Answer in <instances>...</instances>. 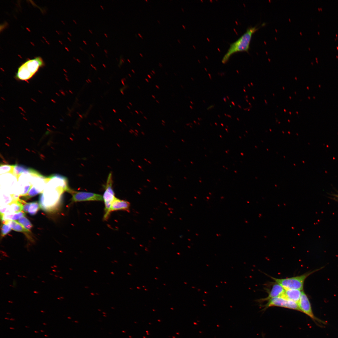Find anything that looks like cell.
I'll use <instances>...</instances> for the list:
<instances>
[{"instance_id":"1","label":"cell","mask_w":338,"mask_h":338,"mask_svg":"<svg viewBox=\"0 0 338 338\" xmlns=\"http://www.w3.org/2000/svg\"><path fill=\"white\" fill-rule=\"evenodd\" d=\"M264 24L259 26L256 25L248 27L245 32L237 40L230 44L227 52L223 57L222 62L226 63L230 57L233 54L241 52H248L253 34Z\"/></svg>"},{"instance_id":"2","label":"cell","mask_w":338,"mask_h":338,"mask_svg":"<svg viewBox=\"0 0 338 338\" xmlns=\"http://www.w3.org/2000/svg\"><path fill=\"white\" fill-rule=\"evenodd\" d=\"M323 267L309 271L300 275L285 278L279 279L270 277L275 282L282 286L285 289H293L303 290L304 282L310 275L321 269Z\"/></svg>"},{"instance_id":"3","label":"cell","mask_w":338,"mask_h":338,"mask_svg":"<svg viewBox=\"0 0 338 338\" xmlns=\"http://www.w3.org/2000/svg\"><path fill=\"white\" fill-rule=\"evenodd\" d=\"M43 64L42 59L40 57L26 61L18 69L16 75L17 78L22 80L29 79L37 72Z\"/></svg>"},{"instance_id":"4","label":"cell","mask_w":338,"mask_h":338,"mask_svg":"<svg viewBox=\"0 0 338 338\" xmlns=\"http://www.w3.org/2000/svg\"><path fill=\"white\" fill-rule=\"evenodd\" d=\"M112 183V175L110 173L108 177L105 187V191L103 196L105 206V213L103 218L105 220H107L110 216L111 204L115 197L113 189Z\"/></svg>"},{"instance_id":"5","label":"cell","mask_w":338,"mask_h":338,"mask_svg":"<svg viewBox=\"0 0 338 338\" xmlns=\"http://www.w3.org/2000/svg\"><path fill=\"white\" fill-rule=\"evenodd\" d=\"M297 304L300 311L309 316L316 323L318 324H325L324 321L316 317L314 315L308 297L303 290L302 291L301 297Z\"/></svg>"},{"instance_id":"6","label":"cell","mask_w":338,"mask_h":338,"mask_svg":"<svg viewBox=\"0 0 338 338\" xmlns=\"http://www.w3.org/2000/svg\"><path fill=\"white\" fill-rule=\"evenodd\" d=\"M267 301L263 306L264 310L272 306H277L300 311L297 303L282 297L273 298Z\"/></svg>"},{"instance_id":"7","label":"cell","mask_w":338,"mask_h":338,"mask_svg":"<svg viewBox=\"0 0 338 338\" xmlns=\"http://www.w3.org/2000/svg\"><path fill=\"white\" fill-rule=\"evenodd\" d=\"M69 192L71 193L72 201L74 202L103 200V196L101 195L92 192L76 191L71 189Z\"/></svg>"},{"instance_id":"8","label":"cell","mask_w":338,"mask_h":338,"mask_svg":"<svg viewBox=\"0 0 338 338\" xmlns=\"http://www.w3.org/2000/svg\"><path fill=\"white\" fill-rule=\"evenodd\" d=\"M1 187L4 191H16L17 194L18 178L12 173H7L0 175Z\"/></svg>"},{"instance_id":"9","label":"cell","mask_w":338,"mask_h":338,"mask_svg":"<svg viewBox=\"0 0 338 338\" xmlns=\"http://www.w3.org/2000/svg\"><path fill=\"white\" fill-rule=\"evenodd\" d=\"M285 289L279 284L275 282L272 286V288L268 293V296L266 298L259 300V302L267 301L273 298L281 297L284 293Z\"/></svg>"},{"instance_id":"10","label":"cell","mask_w":338,"mask_h":338,"mask_svg":"<svg viewBox=\"0 0 338 338\" xmlns=\"http://www.w3.org/2000/svg\"><path fill=\"white\" fill-rule=\"evenodd\" d=\"M130 206V203L128 201L115 197L111 204L110 212L118 210L128 212L129 211Z\"/></svg>"},{"instance_id":"11","label":"cell","mask_w":338,"mask_h":338,"mask_svg":"<svg viewBox=\"0 0 338 338\" xmlns=\"http://www.w3.org/2000/svg\"><path fill=\"white\" fill-rule=\"evenodd\" d=\"M302 291L293 289H285L281 297L298 303L301 297Z\"/></svg>"},{"instance_id":"12","label":"cell","mask_w":338,"mask_h":338,"mask_svg":"<svg viewBox=\"0 0 338 338\" xmlns=\"http://www.w3.org/2000/svg\"><path fill=\"white\" fill-rule=\"evenodd\" d=\"M1 218L3 222L7 221L18 220L21 217L24 216L25 213L24 212H20L13 213H5L0 214Z\"/></svg>"},{"instance_id":"13","label":"cell","mask_w":338,"mask_h":338,"mask_svg":"<svg viewBox=\"0 0 338 338\" xmlns=\"http://www.w3.org/2000/svg\"><path fill=\"white\" fill-rule=\"evenodd\" d=\"M33 169L28 168L26 166L18 164L14 165L13 173L17 178L22 173L25 172H30Z\"/></svg>"},{"instance_id":"14","label":"cell","mask_w":338,"mask_h":338,"mask_svg":"<svg viewBox=\"0 0 338 338\" xmlns=\"http://www.w3.org/2000/svg\"><path fill=\"white\" fill-rule=\"evenodd\" d=\"M8 224L11 227L12 229L13 230L19 232H28L29 231L26 229L21 224L19 223L17 221L12 220L7 221L4 222Z\"/></svg>"},{"instance_id":"15","label":"cell","mask_w":338,"mask_h":338,"mask_svg":"<svg viewBox=\"0 0 338 338\" xmlns=\"http://www.w3.org/2000/svg\"><path fill=\"white\" fill-rule=\"evenodd\" d=\"M39 208V206L37 202H30L28 208V213L31 215L36 214Z\"/></svg>"},{"instance_id":"16","label":"cell","mask_w":338,"mask_h":338,"mask_svg":"<svg viewBox=\"0 0 338 338\" xmlns=\"http://www.w3.org/2000/svg\"><path fill=\"white\" fill-rule=\"evenodd\" d=\"M17 221L29 231L33 226L30 221L24 216L20 218Z\"/></svg>"},{"instance_id":"17","label":"cell","mask_w":338,"mask_h":338,"mask_svg":"<svg viewBox=\"0 0 338 338\" xmlns=\"http://www.w3.org/2000/svg\"><path fill=\"white\" fill-rule=\"evenodd\" d=\"M14 165L7 164L1 165L0 167V173L1 175L7 173H12Z\"/></svg>"},{"instance_id":"18","label":"cell","mask_w":338,"mask_h":338,"mask_svg":"<svg viewBox=\"0 0 338 338\" xmlns=\"http://www.w3.org/2000/svg\"><path fill=\"white\" fill-rule=\"evenodd\" d=\"M12 229L9 225L7 223H4L2 225L1 228V234L2 236H4L8 233Z\"/></svg>"},{"instance_id":"19","label":"cell","mask_w":338,"mask_h":338,"mask_svg":"<svg viewBox=\"0 0 338 338\" xmlns=\"http://www.w3.org/2000/svg\"><path fill=\"white\" fill-rule=\"evenodd\" d=\"M214 107V105H211L210 106H209L208 107H207V110H211V109H212V108H213Z\"/></svg>"},{"instance_id":"20","label":"cell","mask_w":338,"mask_h":338,"mask_svg":"<svg viewBox=\"0 0 338 338\" xmlns=\"http://www.w3.org/2000/svg\"><path fill=\"white\" fill-rule=\"evenodd\" d=\"M334 196H335V197H336L337 198H338V194H335V195H334Z\"/></svg>"},{"instance_id":"21","label":"cell","mask_w":338,"mask_h":338,"mask_svg":"<svg viewBox=\"0 0 338 338\" xmlns=\"http://www.w3.org/2000/svg\"><path fill=\"white\" fill-rule=\"evenodd\" d=\"M90 65H91V66H92V67L93 68H94V69H95V70H96V68H95V67L94 66H93V65H92V64H90Z\"/></svg>"},{"instance_id":"22","label":"cell","mask_w":338,"mask_h":338,"mask_svg":"<svg viewBox=\"0 0 338 338\" xmlns=\"http://www.w3.org/2000/svg\"><path fill=\"white\" fill-rule=\"evenodd\" d=\"M138 34L139 36H140V37H141V38H143L142 37V36H141V34H140V33H139Z\"/></svg>"},{"instance_id":"23","label":"cell","mask_w":338,"mask_h":338,"mask_svg":"<svg viewBox=\"0 0 338 338\" xmlns=\"http://www.w3.org/2000/svg\"><path fill=\"white\" fill-rule=\"evenodd\" d=\"M147 76H148V77H149V78H151V76H150V75H147Z\"/></svg>"},{"instance_id":"24","label":"cell","mask_w":338,"mask_h":338,"mask_svg":"<svg viewBox=\"0 0 338 338\" xmlns=\"http://www.w3.org/2000/svg\"><path fill=\"white\" fill-rule=\"evenodd\" d=\"M145 79L146 81H147V82H149V80H148V79H147L146 78V79Z\"/></svg>"},{"instance_id":"25","label":"cell","mask_w":338,"mask_h":338,"mask_svg":"<svg viewBox=\"0 0 338 338\" xmlns=\"http://www.w3.org/2000/svg\"><path fill=\"white\" fill-rule=\"evenodd\" d=\"M104 51L106 54L107 53V51L105 49Z\"/></svg>"},{"instance_id":"26","label":"cell","mask_w":338,"mask_h":338,"mask_svg":"<svg viewBox=\"0 0 338 338\" xmlns=\"http://www.w3.org/2000/svg\"><path fill=\"white\" fill-rule=\"evenodd\" d=\"M83 42L85 44H86V45L87 44L86 43V42L85 41H84V40H83Z\"/></svg>"},{"instance_id":"27","label":"cell","mask_w":338,"mask_h":338,"mask_svg":"<svg viewBox=\"0 0 338 338\" xmlns=\"http://www.w3.org/2000/svg\"><path fill=\"white\" fill-rule=\"evenodd\" d=\"M156 87L158 89H159V87L158 86H157V85H156Z\"/></svg>"},{"instance_id":"28","label":"cell","mask_w":338,"mask_h":338,"mask_svg":"<svg viewBox=\"0 0 338 338\" xmlns=\"http://www.w3.org/2000/svg\"><path fill=\"white\" fill-rule=\"evenodd\" d=\"M152 96L154 99H155L156 98L155 96H154V95H152Z\"/></svg>"},{"instance_id":"29","label":"cell","mask_w":338,"mask_h":338,"mask_svg":"<svg viewBox=\"0 0 338 338\" xmlns=\"http://www.w3.org/2000/svg\"><path fill=\"white\" fill-rule=\"evenodd\" d=\"M76 60H77V61H78V62H79V63H80V61H79V59H76Z\"/></svg>"},{"instance_id":"30","label":"cell","mask_w":338,"mask_h":338,"mask_svg":"<svg viewBox=\"0 0 338 338\" xmlns=\"http://www.w3.org/2000/svg\"><path fill=\"white\" fill-rule=\"evenodd\" d=\"M152 73L154 74H155V72L153 70H152Z\"/></svg>"},{"instance_id":"31","label":"cell","mask_w":338,"mask_h":338,"mask_svg":"<svg viewBox=\"0 0 338 338\" xmlns=\"http://www.w3.org/2000/svg\"><path fill=\"white\" fill-rule=\"evenodd\" d=\"M121 82H122V84H123V85H125V84H124V82H123V81H122V80H121Z\"/></svg>"},{"instance_id":"32","label":"cell","mask_w":338,"mask_h":338,"mask_svg":"<svg viewBox=\"0 0 338 338\" xmlns=\"http://www.w3.org/2000/svg\"><path fill=\"white\" fill-rule=\"evenodd\" d=\"M103 65L104 66L105 68H106V67L105 64H103Z\"/></svg>"},{"instance_id":"33","label":"cell","mask_w":338,"mask_h":338,"mask_svg":"<svg viewBox=\"0 0 338 338\" xmlns=\"http://www.w3.org/2000/svg\"><path fill=\"white\" fill-rule=\"evenodd\" d=\"M113 110L115 113H116V111L114 109H113Z\"/></svg>"},{"instance_id":"34","label":"cell","mask_w":338,"mask_h":338,"mask_svg":"<svg viewBox=\"0 0 338 338\" xmlns=\"http://www.w3.org/2000/svg\"><path fill=\"white\" fill-rule=\"evenodd\" d=\"M135 111L136 112L137 114H139L137 110H135Z\"/></svg>"},{"instance_id":"35","label":"cell","mask_w":338,"mask_h":338,"mask_svg":"<svg viewBox=\"0 0 338 338\" xmlns=\"http://www.w3.org/2000/svg\"><path fill=\"white\" fill-rule=\"evenodd\" d=\"M104 34H105V36L106 37H108V36H107V35H106V33H104Z\"/></svg>"},{"instance_id":"36","label":"cell","mask_w":338,"mask_h":338,"mask_svg":"<svg viewBox=\"0 0 338 338\" xmlns=\"http://www.w3.org/2000/svg\"><path fill=\"white\" fill-rule=\"evenodd\" d=\"M100 7H101V8H102V9H103V10H104V8H103V7H102V6H101V5H100Z\"/></svg>"},{"instance_id":"37","label":"cell","mask_w":338,"mask_h":338,"mask_svg":"<svg viewBox=\"0 0 338 338\" xmlns=\"http://www.w3.org/2000/svg\"><path fill=\"white\" fill-rule=\"evenodd\" d=\"M96 43L98 46H99V44H98V43L96 42Z\"/></svg>"},{"instance_id":"38","label":"cell","mask_w":338,"mask_h":338,"mask_svg":"<svg viewBox=\"0 0 338 338\" xmlns=\"http://www.w3.org/2000/svg\"><path fill=\"white\" fill-rule=\"evenodd\" d=\"M156 102H157V103H158V104H159V101H158V100H156Z\"/></svg>"},{"instance_id":"39","label":"cell","mask_w":338,"mask_h":338,"mask_svg":"<svg viewBox=\"0 0 338 338\" xmlns=\"http://www.w3.org/2000/svg\"><path fill=\"white\" fill-rule=\"evenodd\" d=\"M140 54L142 57H143V56L141 54V53Z\"/></svg>"},{"instance_id":"40","label":"cell","mask_w":338,"mask_h":338,"mask_svg":"<svg viewBox=\"0 0 338 338\" xmlns=\"http://www.w3.org/2000/svg\"><path fill=\"white\" fill-rule=\"evenodd\" d=\"M144 118L145 119H146H146H147V118H146V116H144Z\"/></svg>"},{"instance_id":"41","label":"cell","mask_w":338,"mask_h":338,"mask_svg":"<svg viewBox=\"0 0 338 338\" xmlns=\"http://www.w3.org/2000/svg\"><path fill=\"white\" fill-rule=\"evenodd\" d=\"M78 113V114H79V116H80V117H81V118H82V116H81V115H79V113Z\"/></svg>"},{"instance_id":"42","label":"cell","mask_w":338,"mask_h":338,"mask_svg":"<svg viewBox=\"0 0 338 338\" xmlns=\"http://www.w3.org/2000/svg\"><path fill=\"white\" fill-rule=\"evenodd\" d=\"M91 55H92V56H93V57L94 58V57H95V56H94V55H93V54H91Z\"/></svg>"},{"instance_id":"43","label":"cell","mask_w":338,"mask_h":338,"mask_svg":"<svg viewBox=\"0 0 338 338\" xmlns=\"http://www.w3.org/2000/svg\"><path fill=\"white\" fill-rule=\"evenodd\" d=\"M89 31H90V33H92V32L91 31V30H90V29H89Z\"/></svg>"},{"instance_id":"44","label":"cell","mask_w":338,"mask_h":338,"mask_svg":"<svg viewBox=\"0 0 338 338\" xmlns=\"http://www.w3.org/2000/svg\"><path fill=\"white\" fill-rule=\"evenodd\" d=\"M132 72H133V73H135V71H134V70H133L132 69Z\"/></svg>"},{"instance_id":"45","label":"cell","mask_w":338,"mask_h":338,"mask_svg":"<svg viewBox=\"0 0 338 338\" xmlns=\"http://www.w3.org/2000/svg\"><path fill=\"white\" fill-rule=\"evenodd\" d=\"M127 60L129 62V63H131V61L129 59H127Z\"/></svg>"},{"instance_id":"46","label":"cell","mask_w":338,"mask_h":338,"mask_svg":"<svg viewBox=\"0 0 338 338\" xmlns=\"http://www.w3.org/2000/svg\"><path fill=\"white\" fill-rule=\"evenodd\" d=\"M127 107L128 108V109H130V107H129V106H127Z\"/></svg>"},{"instance_id":"47","label":"cell","mask_w":338,"mask_h":338,"mask_svg":"<svg viewBox=\"0 0 338 338\" xmlns=\"http://www.w3.org/2000/svg\"><path fill=\"white\" fill-rule=\"evenodd\" d=\"M88 80H89V81H90V83L91 82V80H90V79H88Z\"/></svg>"},{"instance_id":"48","label":"cell","mask_w":338,"mask_h":338,"mask_svg":"<svg viewBox=\"0 0 338 338\" xmlns=\"http://www.w3.org/2000/svg\"><path fill=\"white\" fill-rule=\"evenodd\" d=\"M140 112L141 114H143V113L141 111H140Z\"/></svg>"},{"instance_id":"49","label":"cell","mask_w":338,"mask_h":338,"mask_svg":"<svg viewBox=\"0 0 338 338\" xmlns=\"http://www.w3.org/2000/svg\"><path fill=\"white\" fill-rule=\"evenodd\" d=\"M73 21H74V22H75V23H76V24L77 23H76V21H74V20Z\"/></svg>"},{"instance_id":"50","label":"cell","mask_w":338,"mask_h":338,"mask_svg":"<svg viewBox=\"0 0 338 338\" xmlns=\"http://www.w3.org/2000/svg\"><path fill=\"white\" fill-rule=\"evenodd\" d=\"M128 74L129 75V76H130L131 77V74Z\"/></svg>"},{"instance_id":"51","label":"cell","mask_w":338,"mask_h":338,"mask_svg":"<svg viewBox=\"0 0 338 338\" xmlns=\"http://www.w3.org/2000/svg\"><path fill=\"white\" fill-rule=\"evenodd\" d=\"M129 104H131V106L132 105L131 104V103L130 102L129 103Z\"/></svg>"},{"instance_id":"52","label":"cell","mask_w":338,"mask_h":338,"mask_svg":"<svg viewBox=\"0 0 338 338\" xmlns=\"http://www.w3.org/2000/svg\"><path fill=\"white\" fill-rule=\"evenodd\" d=\"M162 122L163 121L164 122V123H165V122L163 120H162Z\"/></svg>"},{"instance_id":"53","label":"cell","mask_w":338,"mask_h":338,"mask_svg":"<svg viewBox=\"0 0 338 338\" xmlns=\"http://www.w3.org/2000/svg\"><path fill=\"white\" fill-rule=\"evenodd\" d=\"M86 81H87V82H88V83H89V82H88V81H87V80H86Z\"/></svg>"},{"instance_id":"54","label":"cell","mask_w":338,"mask_h":338,"mask_svg":"<svg viewBox=\"0 0 338 338\" xmlns=\"http://www.w3.org/2000/svg\"><path fill=\"white\" fill-rule=\"evenodd\" d=\"M105 55L107 56V57H108V56L106 55V54Z\"/></svg>"}]
</instances>
